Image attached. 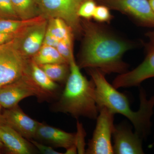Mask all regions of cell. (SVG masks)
Instances as JSON below:
<instances>
[{
    "label": "cell",
    "mask_w": 154,
    "mask_h": 154,
    "mask_svg": "<svg viewBox=\"0 0 154 154\" xmlns=\"http://www.w3.org/2000/svg\"><path fill=\"white\" fill-rule=\"evenodd\" d=\"M11 1L16 14L21 20L32 19L42 16L38 0Z\"/></svg>",
    "instance_id": "16"
},
{
    "label": "cell",
    "mask_w": 154,
    "mask_h": 154,
    "mask_svg": "<svg viewBox=\"0 0 154 154\" xmlns=\"http://www.w3.org/2000/svg\"><path fill=\"white\" fill-rule=\"evenodd\" d=\"M35 138L54 146L66 149L75 143V134L67 132L40 122Z\"/></svg>",
    "instance_id": "14"
},
{
    "label": "cell",
    "mask_w": 154,
    "mask_h": 154,
    "mask_svg": "<svg viewBox=\"0 0 154 154\" xmlns=\"http://www.w3.org/2000/svg\"><path fill=\"white\" fill-rule=\"evenodd\" d=\"M58 43V41H57L48 31L46 30L43 41V45H48L56 48Z\"/></svg>",
    "instance_id": "28"
},
{
    "label": "cell",
    "mask_w": 154,
    "mask_h": 154,
    "mask_svg": "<svg viewBox=\"0 0 154 154\" xmlns=\"http://www.w3.org/2000/svg\"><path fill=\"white\" fill-rule=\"evenodd\" d=\"M87 0H38L41 15L45 19L59 18L71 28L74 35L82 33V20L78 12Z\"/></svg>",
    "instance_id": "4"
},
{
    "label": "cell",
    "mask_w": 154,
    "mask_h": 154,
    "mask_svg": "<svg viewBox=\"0 0 154 154\" xmlns=\"http://www.w3.org/2000/svg\"><path fill=\"white\" fill-rule=\"evenodd\" d=\"M47 30L58 42L68 36H75L71 28L59 18L48 19Z\"/></svg>",
    "instance_id": "20"
},
{
    "label": "cell",
    "mask_w": 154,
    "mask_h": 154,
    "mask_svg": "<svg viewBox=\"0 0 154 154\" xmlns=\"http://www.w3.org/2000/svg\"><path fill=\"white\" fill-rule=\"evenodd\" d=\"M69 75L64 90L55 105L56 111L69 113L78 118L96 119L99 110L95 99V85L81 73L75 60L69 63Z\"/></svg>",
    "instance_id": "3"
},
{
    "label": "cell",
    "mask_w": 154,
    "mask_h": 154,
    "mask_svg": "<svg viewBox=\"0 0 154 154\" xmlns=\"http://www.w3.org/2000/svg\"><path fill=\"white\" fill-rule=\"evenodd\" d=\"M154 143L153 144L151 145L150 146V147H152V145H154Z\"/></svg>",
    "instance_id": "33"
},
{
    "label": "cell",
    "mask_w": 154,
    "mask_h": 154,
    "mask_svg": "<svg viewBox=\"0 0 154 154\" xmlns=\"http://www.w3.org/2000/svg\"><path fill=\"white\" fill-rule=\"evenodd\" d=\"M31 96L37 97L38 94L25 75L16 82L0 88V104L5 108L15 107L22 99Z\"/></svg>",
    "instance_id": "11"
},
{
    "label": "cell",
    "mask_w": 154,
    "mask_h": 154,
    "mask_svg": "<svg viewBox=\"0 0 154 154\" xmlns=\"http://www.w3.org/2000/svg\"><path fill=\"white\" fill-rule=\"evenodd\" d=\"M78 152V150L75 144L72 145L66 149V151L64 153L65 154H75Z\"/></svg>",
    "instance_id": "29"
},
{
    "label": "cell",
    "mask_w": 154,
    "mask_h": 154,
    "mask_svg": "<svg viewBox=\"0 0 154 154\" xmlns=\"http://www.w3.org/2000/svg\"><path fill=\"white\" fill-rule=\"evenodd\" d=\"M31 59L38 65L52 63L69 64L56 48L43 45Z\"/></svg>",
    "instance_id": "17"
},
{
    "label": "cell",
    "mask_w": 154,
    "mask_h": 154,
    "mask_svg": "<svg viewBox=\"0 0 154 154\" xmlns=\"http://www.w3.org/2000/svg\"><path fill=\"white\" fill-rule=\"evenodd\" d=\"M45 19L42 16L33 19H21L0 18V32L9 33H19L28 26Z\"/></svg>",
    "instance_id": "18"
},
{
    "label": "cell",
    "mask_w": 154,
    "mask_h": 154,
    "mask_svg": "<svg viewBox=\"0 0 154 154\" xmlns=\"http://www.w3.org/2000/svg\"><path fill=\"white\" fill-rule=\"evenodd\" d=\"M77 131L76 133L75 134V144L76 146L78 153L85 154V131L83 128L82 124L80 123L79 121L77 122Z\"/></svg>",
    "instance_id": "25"
},
{
    "label": "cell",
    "mask_w": 154,
    "mask_h": 154,
    "mask_svg": "<svg viewBox=\"0 0 154 154\" xmlns=\"http://www.w3.org/2000/svg\"><path fill=\"white\" fill-rule=\"evenodd\" d=\"M74 36H68L58 42L56 48L60 54L69 64L75 60L73 53V38Z\"/></svg>",
    "instance_id": "21"
},
{
    "label": "cell",
    "mask_w": 154,
    "mask_h": 154,
    "mask_svg": "<svg viewBox=\"0 0 154 154\" xmlns=\"http://www.w3.org/2000/svg\"><path fill=\"white\" fill-rule=\"evenodd\" d=\"M110 9L107 6L102 5L97 6L93 18L96 22L100 23H110L113 17Z\"/></svg>",
    "instance_id": "22"
},
{
    "label": "cell",
    "mask_w": 154,
    "mask_h": 154,
    "mask_svg": "<svg viewBox=\"0 0 154 154\" xmlns=\"http://www.w3.org/2000/svg\"><path fill=\"white\" fill-rule=\"evenodd\" d=\"M0 18L20 19L14 10L11 0H0Z\"/></svg>",
    "instance_id": "23"
},
{
    "label": "cell",
    "mask_w": 154,
    "mask_h": 154,
    "mask_svg": "<svg viewBox=\"0 0 154 154\" xmlns=\"http://www.w3.org/2000/svg\"><path fill=\"white\" fill-rule=\"evenodd\" d=\"M39 66L48 76L54 82H66L70 72L69 64H47Z\"/></svg>",
    "instance_id": "19"
},
{
    "label": "cell",
    "mask_w": 154,
    "mask_h": 154,
    "mask_svg": "<svg viewBox=\"0 0 154 154\" xmlns=\"http://www.w3.org/2000/svg\"><path fill=\"white\" fill-rule=\"evenodd\" d=\"M97 5L94 0H87L80 7L78 14L80 18L91 20L93 18Z\"/></svg>",
    "instance_id": "24"
},
{
    "label": "cell",
    "mask_w": 154,
    "mask_h": 154,
    "mask_svg": "<svg viewBox=\"0 0 154 154\" xmlns=\"http://www.w3.org/2000/svg\"><path fill=\"white\" fill-rule=\"evenodd\" d=\"M30 142L34 146L36 147L38 149L39 152L42 154H62V153L57 151L51 147L45 145L43 144L38 143V142L33 140V139L30 140Z\"/></svg>",
    "instance_id": "26"
},
{
    "label": "cell",
    "mask_w": 154,
    "mask_h": 154,
    "mask_svg": "<svg viewBox=\"0 0 154 154\" xmlns=\"http://www.w3.org/2000/svg\"><path fill=\"white\" fill-rule=\"evenodd\" d=\"M19 33H9L0 32V45L11 42L18 36Z\"/></svg>",
    "instance_id": "27"
},
{
    "label": "cell",
    "mask_w": 154,
    "mask_h": 154,
    "mask_svg": "<svg viewBox=\"0 0 154 154\" xmlns=\"http://www.w3.org/2000/svg\"><path fill=\"white\" fill-rule=\"evenodd\" d=\"M102 5L126 15L135 24L154 28V11L149 0H99Z\"/></svg>",
    "instance_id": "8"
},
{
    "label": "cell",
    "mask_w": 154,
    "mask_h": 154,
    "mask_svg": "<svg viewBox=\"0 0 154 154\" xmlns=\"http://www.w3.org/2000/svg\"><path fill=\"white\" fill-rule=\"evenodd\" d=\"M25 74L38 93V99L47 100L54 97L59 86L48 76L38 65L30 58Z\"/></svg>",
    "instance_id": "12"
},
{
    "label": "cell",
    "mask_w": 154,
    "mask_h": 154,
    "mask_svg": "<svg viewBox=\"0 0 154 154\" xmlns=\"http://www.w3.org/2000/svg\"><path fill=\"white\" fill-rule=\"evenodd\" d=\"M145 36L148 40L144 44V59L132 70L116 77L112 85L116 89L139 86L145 80L154 78V30L147 32Z\"/></svg>",
    "instance_id": "5"
},
{
    "label": "cell",
    "mask_w": 154,
    "mask_h": 154,
    "mask_svg": "<svg viewBox=\"0 0 154 154\" xmlns=\"http://www.w3.org/2000/svg\"><path fill=\"white\" fill-rule=\"evenodd\" d=\"M83 38L77 64L80 69H97L106 74L126 72L129 65L123 60L134 49V42L118 35L103 23L82 20Z\"/></svg>",
    "instance_id": "1"
},
{
    "label": "cell",
    "mask_w": 154,
    "mask_h": 154,
    "mask_svg": "<svg viewBox=\"0 0 154 154\" xmlns=\"http://www.w3.org/2000/svg\"><path fill=\"white\" fill-rule=\"evenodd\" d=\"M2 106L0 104V124H5V119L4 118L3 115L1 114V109H2Z\"/></svg>",
    "instance_id": "30"
},
{
    "label": "cell",
    "mask_w": 154,
    "mask_h": 154,
    "mask_svg": "<svg viewBox=\"0 0 154 154\" xmlns=\"http://www.w3.org/2000/svg\"><path fill=\"white\" fill-rule=\"evenodd\" d=\"M87 69L95 84V99L99 110L106 107L115 114L124 116L131 122L135 132L143 139L146 138L151 128L154 96L148 99L145 90L140 88L139 109L137 111H133L127 97L108 82L105 74L97 69Z\"/></svg>",
    "instance_id": "2"
},
{
    "label": "cell",
    "mask_w": 154,
    "mask_h": 154,
    "mask_svg": "<svg viewBox=\"0 0 154 154\" xmlns=\"http://www.w3.org/2000/svg\"><path fill=\"white\" fill-rule=\"evenodd\" d=\"M0 139L12 154H30L33 152L30 143L8 125L0 124Z\"/></svg>",
    "instance_id": "15"
},
{
    "label": "cell",
    "mask_w": 154,
    "mask_h": 154,
    "mask_svg": "<svg viewBox=\"0 0 154 154\" xmlns=\"http://www.w3.org/2000/svg\"><path fill=\"white\" fill-rule=\"evenodd\" d=\"M30 59L15 47L13 40L0 47V88L19 79L24 74Z\"/></svg>",
    "instance_id": "6"
},
{
    "label": "cell",
    "mask_w": 154,
    "mask_h": 154,
    "mask_svg": "<svg viewBox=\"0 0 154 154\" xmlns=\"http://www.w3.org/2000/svg\"><path fill=\"white\" fill-rule=\"evenodd\" d=\"M114 115L106 107L99 110L96 128L88 142L86 154H113L111 138L115 125L113 123Z\"/></svg>",
    "instance_id": "7"
},
{
    "label": "cell",
    "mask_w": 154,
    "mask_h": 154,
    "mask_svg": "<svg viewBox=\"0 0 154 154\" xmlns=\"http://www.w3.org/2000/svg\"><path fill=\"white\" fill-rule=\"evenodd\" d=\"M3 145H4V144H3L2 142V141L1 139H0V149L3 146Z\"/></svg>",
    "instance_id": "32"
},
{
    "label": "cell",
    "mask_w": 154,
    "mask_h": 154,
    "mask_svg": "<svg viewBox=\"0 0 154 154\" xmlns=\"http://www.w3.org/2000/svg\"><path fill=\"white\" fill-rule=\"evenodd\" d=\"M149 1L150 4L152 8L154 11V0H149Z\"/></svg>",
    "instance_id": "31"
},
{
    "label": "cell",
    "mask_w": 154,
    "mask_h": 154,
    "mask_svg": "<svg viewBox=\"0 0 154 154\" xmlns=\"http://www.w3.org/2000/svg\"><path fill=\"white\" fill-rule=\"evenodd\" d=\"M113 154H144L143 149V139L124 123L114 125L113 134Z\"/></svg>",
    "instance_id": "10"
},
{
    "label": "cell",
    "mask_w": 154,
    "mask_h": 154,
    "mask_svg": "<svg viewBox=\"0 0 154 154\" xmlns=\"http://www.w3.org/2000/svg\"><path fill=\"white\" fill-rule=\"evenodd\" d=\"M48 25L44 19L26 27L13 40L14 47L27 58L30 59L43 45Z\"/></svg>",
    "instance_id": "9"
},
{
    "label": "cell",
    "mask_w": 154,
    "mask_h": 154,
    "mask_svg": "<svg viewBox=\"0 0 154 154\" xmlns=\"http://www.w3.org/2000/svg\"><path fill=\"white\" fill-rule=\"evenodd\" d=\"M3 115L5 124L13 128L25 138L29 140L35 138L40 122L29 117L18 105L9 108Z\"/></svg>",
    "instance_id": "13"
},
{
    "label": "cell",
    "mask_w": 154,
    "mask_h": 154,
    "mask_svg": "<svg viewBox=\"0 0 154 154\" xmlns=\"http://www.w3.org/2000/svg\"><path fill=\"white\" fill-rule=\"evenodd\" d=\"M2 45H0V47H1V46H2Z\"/></svg>",
    "instance_id": "34"
}]
</instances>
